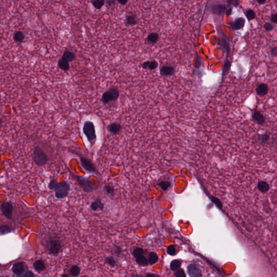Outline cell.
<instances>
[{"mask_svg":"<svg viewBox=\"0 0 277 277\" xmlns=\"http://www.w3.org/2000/svg\"><path fill=\"white\" fill-rule=\"evenodd\" d=\"M104 191L106 194L108 195H111V196L114 194V192H115V189L114 188V187L110 184H107L105 185L104 187Z\"/></svg>","mask_w":277,"mask_h":277,"instance_id":"836d02e7","label":"cell"},{"mask_svg":"<svg viewBox=\"0 0 277 277\" xmlns=\"http://www.w3.org/2000/svg\"><path fill=\"white\" fill-rule=\"evenodd\" d=\"M181 261H180L179 260H173L170 263V269H172L173 271H176L177 269H180V266H181Z\"/></svg>","mask_w":277,"mask_h":277,"instance_id":"f1b7e54d","label":"cell"},{"mask_svg":"<svg viewBox=\"0 0 277 277\" xmlns=\"http://www.w3.org/2000/svg\"><path fill=\"white\" fill-rule=\"evenodd\" d=\"M27 269V265L24 262H18L14 264L12 266V270L15 275L18 277H22L25 273Z\"/></svg>","mask_w":277,"mask_h":277,"instance_id":"30bf717a","label":"cell"},{"mask_svg":"<svg viewBox=\"0 0 277 277\" xmlns=\"http://www.w3.org/2000/svg\"><path fill=\"white\" fill-rule=\"evenodd\" d=\"M13 231V228L10 226L6 225V224H2L0 226V234L1 236H4L7 234L12 233Z\"/></svg>","mask_w":277,"mask_h":277,"instance_id":"cb8c5ba5","label":"cell"},{"mask_svg":"<svg viewBox=\"0 0 277 277\" xmlns=\"http://www.w3.org/2000/svg\"><path fill=\"white\" fill-rule=\"evenodd\" d=\"M257 1L258 2V3L260 4H264L266 2V0H257Z\"/></svg>","mask_w":277,"mask_h":277,"instance_id":"c3c4849f","label":"cell"},{"mask_svg":"<svg viewBox=\"0 0 277 277\" xmlns=\"http://www.w3.org/2000/svg\"><path fill=\"white\" fill-rule=\"evenodd\" d=\"M107 129L110 133L113 134H118L120 132L122 127L119 123H111L107 126Z\"/></svg>","mask_w":277,"mask_h":277,"instance_id":"9a60e30c","label":"cell"},{"mask_svg":"<svg viewBox=\"0 0 277 277\" xmlns=\"http://www.w3.org/2000/svg\"><path fill=\"white\" fill-rule=\"evenodd\" d=\"M138 23V20L137 16L134 15H129L126 17V24L127 26H134Z\"/></svg>","mask_w":277,"mask_h":277,"instance_id":"603a6c76","label":"cell"},{"mask_svg":"<svg viewBox=\"0 0 277 277\" xmlns=\"http://www.w3.org/2000/svg\"><path fill=\"white\" fill-rule=\"evenodd\" d=\"M1 211L2 215L8 219H12L13 212V206L12 202L4 200L1 204Z\"/></svg>","mask_w":277,"mask_h":277,"instance_id":"52a82bcc","label":"cell"},{"mask_svg":"<svg viewBox=\"0 0 277 277\" xmlns=\"http://www.w3.org/2000/svg\"><path fill=\"white\" fill-rule=\"evenodd\" d=\"M61 276V277H68V275H67V274H62Z\"/></svg>","mask_w":277,"mask_h":277,"instance_id":"681fc988","label":"cell"},{"mask_svg":"<svg viewBox=\"0 0 277 277\" xmlns=\"http://www.w3.org/2000/svg\"><path fill=\"white\" fill-rule=\"evenodd\" d=\"M62 57L65 58L69 62H71L73 61L75 59V54L73 52H70L68 50H65L63 54V55Z\"/></svg>","mask_w":277,"mask_h":277,"instance_id":"83f0119b","label":"cell"},{"mask_svg":"<svg viewBox=\"0 0 277 277\" xmlns=\"http://www.w3.org/2000/svg\"><path fill=\"white\" fill-rule=\"evenodd\" d=\"M187 272L190 277H201L202 275L200 267L194 264H191L188 266Z\"/></svg>","mask_w":277,"mask_h":277,"instance_id":"8fae6325","label":"cell"},{"mask_svg":"<svg viewBox=\"0 0 277 277\" xmlns=\"http://www.w3.org/2000/svg\"><path fill=\"white\" fill-rule=\"evenodd\" d=\"M161 74L164 76H168L173 75L174 73V68L170 65H164L161 67Z\"/></svg>","mask_w":277,"mask_h":277,"instance_id":"d6986e66","label":"cell"},{"mask_svg":"<svg viewBox=\"0 0 277 277\" xmlns=\"http://www.w3.org/2000/svg\"><path fill=\"white\" fill-rule=\"evenodd\" d=\"M271 21L273 23H277V14H274L271 17Z\"/></svg>","mask_w":277,"mask_h":277,"instance_id":"7bdbcfd3","label":"cell"},{"mask_svg":"<svg viewBox=\"0 0 277 277\" xmlns=\"http://www.w3.org/2000/svg\"><path fill=\"white\" fill-rule=\"evenodd\" d=\"M69 275L71 277H76L79 276L81 272V269L77 265H73L71 267L69 271Z\"/></svg>","mask_w":277,"mask_h":277,"instance_id":"d4e9b609","label":"cell"},{"mask_svg":"<svg viewBox=\"0 0 277 277\" xmlns=\"http://www.w3.org/2000/svg\"><path fill=\"white\" fill-rule=\"evenodd\" d=\"M257 140L261 144H266L269 140V136L267 134L259 135L257 137Z\"/></svg>","mask_w":277,"mask_h":277,"instance_id":"f546056e","label":"cell"},{"mask_svg":"<svg viewBox=\"0 0 277 277\" xmlns=\"http://www.w3.org/2000/svg\"><path fill=\"white\" fill-rule=\"evenodd\" d=\"M75 176L80 186H81L82 190L86 193L93 192L94 191L97 190L98 188V187H94L92 186L91 182L89 181L88 178L85 176H80L79 175H75Z\"/></svg>","mask_w":277,"mask_h":277,"instance_id":"8992f818","label":"cell"},{"mask_svg":"<svg viewBox=\"0 0 277 277\" xmlns=\"http://www.w3.org/2000/svg\"><path fill=\"white\" fill-rule=\"evenodd\" d=\"M80 161L81 166L85 170L89 173H95L96 172V167L89 159L85 156H80Z\"/></svg>","mask_w":277,"mask_h":277,"instance_id":"9c48e42d","label":"cell"},{"mask_svg":"<svg viewBox=\"0 0 277 277\" xmlns=\"http://www.w3.org/2000/svg\"><path fill=\"white\" fill-rule=\"evenodd\" d=\"M158 260V255L155 252H152L149 253V262L150 265H153L156 263Z\"/></svg>","mask_w":277,"mask_h":277,"instance_id":"4dcf8cb0","label":"cell"},{"mask_svg":"<svg viewBox=\"0 0 277 277\" xmlns=\"http://www.w3.org/2000/svg\"><path fill=\"white\" fill-rule=\"evenodd\" d=\"M82 130L83 134L87 138V140L91 146H93L95 144L97 139L95 125L94 123L91 121H86L83 123Z\"/></svg>","mask_w":277,"mask_h":277,"instance_id":"7a4b0ae2","label":"cell"},{"mask_svg":"<svg viewBox=\"0 0 277 277\" xmlns=\"http://www.w3.org/2000/svg\"><path fill=\"white\" fill-rule=\"evenodd\" d=\"M159 39V35L157 33H152L147 36V40L151 44H155Z\"/></svg>","mask_w":277,"mask_h":277,"instance_id":"4316f807","label":"cell"},{"mask_svg":"<svg viewBox=\"0 0 277 277\" xmlns=\"http://www.w3.org/2000/svg\"><path fill=\"white\" fill-rule=\"evenodd\" d=\"M225 14L226 15H227V16H229L230 15H231L232 14V9L231 8H229V9H226L225 12Z\"/></svg>","mask_w":277,"mask_h":277,"instance_id":"7dc6e473","label":"cell"},{"mask_svg":"<svg viewBox=\"0 0 277 277\" xmlns=\"http://www.w3.org/2000/svg\"><path fill=\"white\" fill-rule=\"evenodd\" d=\"M105 263L107 264L111 267H115L117 265V261L115 260V258L113 256H109L107 257L105 259Z\"/></svg>","mask_w":277,"mask_h":277,"instance_id":"d6a6232c","label":"cell"},{"mask_svg":"<svg viewBox=\"0 0 277 277\" xmlns=\"http://www.w3.org/2000/svg\"><path fill=\"white\" fill-rule=\"evenodd\" d=\"M170 185V182L168 181H162L159 184V186L160 187L162 190L166 191L168 189Z\"/></svg>","mask_w":277,"mask_h":277,"instance_id":"8d00e7d4","label":"cell"},{"mask_svg":"<svg viewBox=\"0 0 277 277\" xmlns=\"http://www.w3.org/2000/svg\"><path fill=\"white\" fill-rule=\"evenodd\" d=\"M227 1L228 4L234 7H237L239 3V0H227Z\"/></svg>","mask_w":277,"mask_h":277,"instance_id":"ab89813d","label":"cell"},{"mask_svg":"<svg viewBox=\"0 0 277 277\" xmlns=\"http://www.w3.org/2000/svg\"><path fill=\"white\" fill-rule=\"evenodd\" d=\"M91 208L93 211H97L98 210L102 211L104 209V204L100 196H97L95 200L91 202Z\"/></svg>","mask_w":277,"mask_h":277,"instance_id":"4fadbf2b","label":"cell"},{"mask_svg":"<svg viewBox=\"0 0 277 277\" xmlns=\"http://www.w3.org/2000/svg\"><path fill=\"white\" fill-rule=\"evenodd\" d=\"M93 6L97 9H100L105 4V0H91Z\"/></svg>","mask_w":277,"mask_h":277,"instance_id":"1f68e13d","label":"cell"},{"mask_svg":"<svg viewBox=\"0 0 277 277\" xmlns=\"http://www.w3.org/2000/svg\"><path fill=\"white\" fill-rule=\"evenodd\" d=\"M120 95L119 91L117 88H111L103 93L101 97V101L103 104H108L112 101H115Z\"/></svg>","mask_w":277,"mask_h":277,"instance_id":"277c9868","label":"cell"},{"mask_svg":"<svg viewBox=\"0 0 277 277\" xmlns=\"http://www.w3.org/2000/svg\"><path fill=\"white\" fill-rule=\"evenodd\" d=\"M252 119L259 125H263L265 122V118L263 114L257 110H254L252 113Z\"/></svg>","mask_w":277,"mask_h":277,"instance_id":"5bb4252c","label":"cell"},{"mask_svg":"<svg viewBox=\"0 0 277 277\" xmlns=\"http://www.w3.org/2000/svg\"><path fill=\"white\" fill-rule=\"evenodd\" d=\"M34 276H35L34 273L32 271H29V270L25 272V273L22 275V277H33Z\"/></svg>","mask_w":277,"mask_h":277,"instance_id":"f35d334b","label":"cell"},{"mask_svg":"<svg viewBox=\"0 0 277 277\" xmlns=\"http://www.w3.org/2000/svg\"><path fill=\"white\" fill-rule=\"evenodd\" d=\"M258 190L260 192L262 193H265L269 190V185L268 184L267 182H266L265 181H260L258 182L257 185Z\"/></svg>","mask_w":277,"mask_h":277,"instance_id":"7402d4cb","label":"cell"},{"mask_svg":"<svg viewBox=\"0 0 277 277\" xmlns=\"http://www.w3.org/2000/svg\"><path fill=\"white\" fill-rule=\"evenodd\" d=\"M175 276L177 277H186V274H185V272L184 271L183 269H177V271L175 273Z\"/></svg>","mask_w":277,"mask_h":277,"instance_id":"74e56055","label":"cell"},{"mask_svg":"<svg viewBox=\"0 0 277 277\" xmlns=\"http://www.w3.org/2000/svg\"><path fill=\"white\" fill-rule=\"evenodd\" d=\"M256 92L258 95L261 97L266 95L269 92V87L267 84L264 83L259 84L256 89Z\"/></svg>","mask_w":277,"mask_h":277,"instance_id":"2e32d148","label":"cell"},{"mask_svg":"<svg viewBox=\"0 0 277 277\" xmlns=\"http://www.w3.org/2000/svg\"><path fill=\"white\" fill-rule=\"evenodd\" d=\"M167 253H168L169 255H172V256L175 255L176 254V248H175V246L170 245V246H168L167 248Z\"/></svg>","mask_w":277,"mask_h":277,"instance_id":"e575fe53","label":"cell"},{"mask_svg":"<svg viewBox=\"0 0 277 277\" xmlns=\"http://www.w3.org/2000/svg\"><path fill=\"white\" fill-rule=\"evenodd\" d=\"M264 28L266 30H268V31H269V30H271L272 29H273V26L271 24H269V23H266L264 25Z\"/></svg>","mask_w":277,"mask_h":277,"instance_id":"60d3db41","label":"cell"},{"mask_svg":"<svg viewBox=\"0 0 277 277\" xmlns=\"http://www.w3.org/2000/svg\"><path fill=\"white\" fill-rule=\"evenodd\" d=\"M114 252H115V253L117 255H120V253H121V249H120V248L117 246V247H115Z\"/></svg>","mask_w":277,"mask_h":277,"instance_id":"ee69618b","label":"cell"},{"mask_svg":"<svg viewBox=\"0 0 277 277\" xmlns=\"http://www.w3.org/2000/svg\"><path fill=\"white\" fill-rule=\"evenodd\" d=\"M226 9L225 5L222 4H213L210 7L211 12L217 15H221L225 13Z\"/></svg>","mask_w":277,"mask_h":277,"instance_id":"7c38bea8","label":"cell"},{"mask_svg":"<svg viewBox=\"0 0 277 277\" xmlns=\"http://www.w3.org/2000/svg\"><path fill=\"white\" fill-rule=\"evenodd\" d=\"M33 159L35 164L39 167L45 165L48 160L46 153L39 146L35 147L33 152Z\"/></svg>","mask_w":277,"mask_h":277,"instance_id":"3957f363","label":"cell"},{"mask_svg":"<svg viewBox=\"0 0 277 277\" xmlns=\"http://www.w3.org/2000/svg\"><path fill=\"white\" fill-rule=\"evenodd\" d=\"M117 1L121 5H125L127 3V0H117Z\"/></svg>","mask_w":277,"mask_h":277,"instance_id":"f6af8a7d","label":"cell"},{"mask_svg":"<svg viewBox=\"0 0 277 277\" xmlns=\"http://www.w3.org/2000/svg\"><path fill=\"white\" fill-rule=\"evenodd\" d=\"M48 252L50 255H57L62 248L61 242L58 239H52L47 242Z\"/></svg>","mask_w":277,"mask_h":277,"instance_id":"5b68a950","label":"cell"},{"mask_svg":"<svg viewBox=\"0 0 277 277\" xmlns=\"http://www.w3.org/2000/svg\"><path fill=\"white\" fill-rule=\"evenodd\" d=\"M58 65L60 69H61L62 71H69V69H70L69 62L63 57H62L59 60Z\"/></svg>","mask_w":277,"mask_h":277,"instance_id":"ac0fdd59","label":"cell"},{"mask_svg":"<svg viewBox=\"0 0 277 277\" xmlns=\"http://www.w3.org/2000/svg\"><path fill=\"white\" fill-rule=\"evenodd\" d=\"M25 38V35L23 32L21 31H17L14 33L13 36V39L16 42L21 43L24 41Z\"/></svg>","mask_w":277,"mask_h":277,"instance_id":"484cf974","label":"cell"},{"mask_svg":"<svg viewBox=\"0 0 277 277\" xmlns=\"http://www.w3.org/2000/svg\"><path fill=\"white\" fill-rule=\"evenodd\" d=\"M144 250L141 248H138L134 249L133 252V255L135 258L137 263L139 265L143 267L146 266L149 264V261L146 258L144 255Z\"/></svg>","mask_w":277,"mask_h":277,"instance_id":"ba28073f","label":"cell"},{"mask_svg":"<svg viewBox=\"0 0 277 277\" xmlns=\"http://www.w3.org/2000/svg\"><path fill=\"white\" fill-rule=\"evenodd\" d=\"M246 16L248 20H252L255 18V13L252 10H248L246 13Z\"/></svg>","mask_w":277,"mask_h":277,"instance_id":"d590c367","label":"cell"},{"mask_svg":"<svg viewBox=\"0 0 277 277\" xmlns=\"http://www.w3.org/2000/svg\"><path fill=\"white\" fill-rule=\"evenodd\" d=\"M245 24V20L243 18H238L232 24V27L235 30H239L243 28Z\"/></svg>","mask_w":277,"mask_h":277,"instance_id":"ffe728a7","label":"cell"},{"mask_svg":"<svg viewBox=\"0 0 277 277\" xmlns=\"http://www.w3.org/2000/svg\"><path fill=\"white\" fill-rule=\"evenodd\" d=\"M48 187L50 190L54 192L55 196L58 199H64L67 198L71 190V186L67 181L58 182L56 179H52L50 180Z\"/></svg>","mask_w":277,"mask_h":277,"instance_id":"6da1fadb","label":"cell"},{"mask_svg":"<svg viewBox=\"0 0 277 277\" xmlns=\"http://www.w3.org/2000/svg\"><path fill=\"white\" fill-rule=\"evenodd\" d=\"M271 54L274 57H277V47H274L272 48L271 51Z\"/></svg>","mask_w":277,"mask_h":277,"instance_id":"b9f144b4","label":"cell"},{"mask_svg":"<svg viewBox=\"0 0 277 277\" xmlns=\"http://www.w3.org/2000/svg\"><path fill=\"white\" fill-rule=\"evenodd\" d=\"M106 1H107V4H108L109 6H111V5L115 3V0H106Z\"/></svg>","mask_w":277,"mask_h":277,"instance_id":"bcb514c9","label":"cell"},{"mask_svg":"<svg viewBox=\"0 0 277 277\" xmlns=\"http://www.w3.org/2000/svg\"><path fill=\"white\" fill-rule=\"evenodd\" d=\"M33 267L36 271L38 273L44 271L46 269V264L42 260H37L33 264Z\"/></svg>","mask_w":277,"mask_h":277,"instance_id":"e0dca14e","label":"cell"},{"mask_svg":"<svg viewBox=\"0 0 277 277\" xmlns=\"http://www.w3.org/2000/svg\"><path fill=\"white\" fill-rule=\"evenodd\" d=\"M158 66V63L155 60L153 61H147L144 62L143 64V67L145 69L148 70H154L156 69Z\"/></svg>","mask_w":277,"mask_h":277,"instance_id":"44dd1931","label":"cell"}]
</instances>
